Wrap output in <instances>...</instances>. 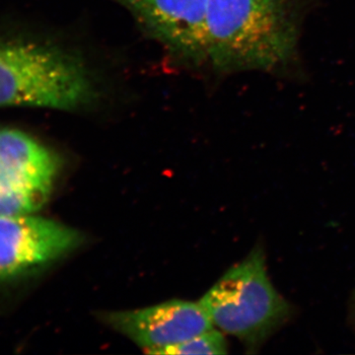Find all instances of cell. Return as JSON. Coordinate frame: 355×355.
Listing matches in <instances>:
<instances>
[{
	"instance_id": "obj_2",
	"label": "cell",
	"mask_w": 355,
	"mask_h": 355,
	"mask_svg": "<svg viewBox=\"0 0 355 355\" xmlns=\"http://www.w3.org/2000/svg\"><path fill=\"white\" fill-rule=\"evenodd\" d=\"M98 98L85 65L58 46L0 35V108L78 111Z\"/></svg>"
},
{
	"instance_id": "obj_4",
	"label": "cell",
	"mask_w": 355,
	"mask_h": 355,
	"mask_svg": "<svg viewBox=\"0 0 355 355\" xmlns=\"http://www.w3.org/2000/svg\"><path fill=\"white\" fill-rule=\"evenodd\" d=\"M60 160L23 130L0 128V216L34 214L48 202Z\"/></svg>"
},
{
	"instance_id": "obj_3",
	"label": "cell",
	"mask_w": 355,
	"mask_h": 355,
	"mask_svg": "<svg viewBox=\"0 0 355 355\" xmlns=\"http://www.w3.org/2000/svg\"><path fill=\"white\" fill-rule=\"evenodd\" d=\"M214 328L256 352L291 317V306L273 286L265 253L254 248L198 301Z\"/></svg>"
},
{
	"instance_id": "obj_7",
	"label": "cell",
	"mask_w": 355,
	"mask_h": 355,
	"mask_svg": "<svg viewBox=\"0 0 355 355\" xmlns=\"http://www.w3.org/2000/svg\"><path fill=\"white\" fill-rule=\"evenodd\" d=\"M99 317L149 354L214 328L200 303L179 299L139 310L104 312Z\"/></svg>"
},
{
	"instance_id": "obj_9",
	"label": "cell",
	"mask_w": 355,
	"mask_h": 355,
	"mask_svg": "<svg viewBox=\"0 0 355 355\" xmlns=\"http://www.w3.org/2000/svg\"><path fill=\"white\" fill-rule=\"evenodd\" d=\"M354 313H355V293H354Z\"/></svg>"
},
{
	"instance_id": "obj_6",
	"label": "cell",
	"mask_w": 355,
	"mask_h": 355,
	"mask_svg": "<svg viewBox=\"0 0 355 355\" xmlns=\"http://www.w3.org/2000/svg\"><path fill=\"white\" fill-rule=\"evenodd\" d=\"M149 37L184 64L207 62L210 0H113Z\"/></svg>"
},
{
	"instance_id": "obj_1",
	"label": "cell",
	"mask_w": 355,
	"mask_h": 355,
	"mask_svg": "<svg viewBox=\"0 0 355 355\" xmlns=\"http://www.w3.org/2000/svg\"><path fill=\"white\" fill-rule=\"evenodd\" d=\"M307 0H210L207 64L220 73L273 71L295 57Z\"/></svg>"
},
{
	"instance_id": "obj_8",
	"label": "cell",
	"mask_w": 355,
	"mask_h": 355,
	"mask_svg": "<svg viewBox=\"0 0 355 355\" xmlns=\"http://www.w3.org/2000/svg\"><path fill=\"white\" fill-rule=\"evenodd\" d=\"M228 352V343L224 333L218 329L212 328L191 336L184 342L165 347L156 352L157 355H217L226 354Z\"/></svg>"
},
{
	"instance_id": "obj_5",
	"label": "cell",
	"mask_w": 355,
	"mask_h": 355,
	"mask_svg": "<svg viewBox=\"0 0 355 355\" xmlns=\"http://www.w3.org/2000/svg\"><path fill=\"white\" fill-rule=\"evenodd\" d=\"M83 241L79 231L58 221L33 214L0 216V284L62 258Z\"/></svg>"
}]
</instances>
